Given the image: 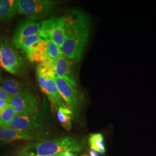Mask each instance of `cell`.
<instances>
[{"instance_id": "obj_21", "label": "cell", "mask_w": 156, "mask_h": 156, "mask_svg": "<svg viewBox=\"0 0 156 156\" xmlns=\"http://www.w3.org/2000/svg\"><path fill=\"white\" fill-rule=\"evenodd\" d=\"M44 55V54H42L36 47V48L27 56L28 60L31 62L42 63Z\"/></svg>"}, {"instance_id": "obj_8", "label": "cell", "mask_w": 156, "mask_h": 156, "mask_svg": "<svg viewBox=\"0 0 156 156\" xmlns=\"http://www.w3.org/2000/svg\"><path fill=\"white\" fill-rule=\"evenodd\" d=\"M10 104L16 115H27L41 111L39 98L33 94L11 97Z\"/></svg>"}, {"instance_id": "obj_24", "label": "cell", "mask_w": 156, "mask_h": 156, "mask_svg": "<svg viewBox=\"0 0 156 156\" xmlns=\"http://www.w3.org/2000/svg\"><path fill=\"white\" fill-rule=\"evenodd\" d=\"M62 156H77L76 154L70 152H63L62 153Z\"/></svg>"}, {"instance_id": "obj_4", "label": "cell", "mask_w": 156, "mask_h": 156, "mask_svg": "<svg viewBox=\"0 0 156 156\" xmlns=\"http://www.w3.org/2000/svg\"><path fill=\"white\" fill-rule=\"evenodd\" d=\"M0 67L15 75H23L25 63L19 53L13 49L8 39H0Z\"/></svg>"}, {"instance_id": "obj_20", "label": "cell", "mask_w": 156, "mask_h": 156, "mask_svg": "<svg viewBox=\"0 0 156 156\" xmlns=\"http://www.w3.org/2000/svg\"><path fill=\"white\" fill-rule=\"evenodd\" d=\"M42 40H43V38L38 34L30 36L28 38H26L23 41L22 44L20 46V49L26 51Z\"/></svg>"}, {"instance_id": "obj_22", "label": "cell", "mask_w": 156, "mask_h": 156, "mask_svg": "<svg viewBox=\"0 0 156 156\" xmlns=\"http://www.w3.org/2000/svg\"><path fill=\"white\" fill-rule=\"evenodd\" d=\"M0 100L5 101L7 103L10 104L11 100V97L7 94L5 91L0 87Z\"/></svg>"}, {"instance_id": "obj_15", "label": "cell", "mask_w": 156, "mask_h": 156, "mask_svg": "<svg viewBox=\"0 0 156 156\" xmlns=\"http://www.w3.org/2000/svg\"><path fill=\"white\" fill-rule=\"evenodd\" d=\"M73 116V112L67 106H61L58 109L57 116L62 127L67 131H70L72 128L71 120Z\"/></svg>"}, {"instance_id": "obj_19", "label": "cell", "mask_w": 156, "mask_h": 156, "mask_svg": "<svg viewBox=\"0 0 156 156\" xmlns=\"http://www.w3.org/2000/svg\"><path fill=\"white\" fill-rule=\"evenodd\" d=\"M47 44V54L51 58L56 60L60 56H62L61 49L49 39H44Z\"/></svg>"}, {"instance_id": "obj_3", "label": "cell", "mask_w": 156, "mask_h": 156, "mask_svg": "<svg viewBox=\"0 0 156 156\" xmlns=\"http://www.w3.org/2000/svg\"><path fill=\"white\" fill-rule=\"evenodd\" d=\"M57 6L52 0H17V11L30 20H39L51 15Z\"/></svg>"}, {"instance_id": "obj_16", "label": "cell", "mask_w": 156, "mask_h": 156, "mask_svg": "<svg viewBox=\"0 0 156 156\" xmlns=\"http://www.w3.org/2000/svg\"><path fill=\"white\" fill-rule=\"evenodd\" d=\"M90 146L93 151H98L102 154L105 153V147L104 145V138L100 133L91 134L90 136Z\"/></svg>"}, {"instance_id": "obj_23", "label": "cell", "mask_w": 156, "mask_h": 156, "mask_svg": "<svg viewBox=\"0 0 156 156\" xmlns=\"http://www.w3.org/2000/svg\"><path fill=\"white\" fill-rule=\"evenodd\" d=\"M11 104H9V103H7L5 101H3L0 100V109L1 110H2L3 109L5 108L8 106H10Z\"/></svg>"}, {"instance_id": "obj_26", "label": "cell", "mask_w": 156, "mask_h": 156, "mask_svg": "<svg viewBox=\"0 0 156 156\" xmlns=\"http://www.w3.org/2000/svg\"><path fill=\"white\" fill-rule=\"evenodd\" d=\"M62 153H58V154H55V155H53V156H62Z\"/></svg>"}, {"instance_id": "obj_14", "label": "cell", "mask_w": 156, "mask_h": 156, "mask_svg": "<svg viewBox=\"0 0 156 156\" xmlns=\"http://www.w3.org/2000/svg\"><path fill=\"white\" fill-rule=\"evenodd\" d=\"M17 0H0V22L11 19L17 12Z\"/></svg>"}, {"instance_id": "obj_7", "label": "cell", "mask_w": 156, "mask_h": 156, "mask_svg": "<svg viewBox=\"0 0 156 156\" xmlns=\"http://www.w3.org/2000/svg\"><path fill=\"white\" fill-rule=\"evenodd\" d=\"M46 118L41 111L27 115H16L12 119L7 128L22 131H34L44 127Z\"/></svg>"}, {"instance_id": "obj_17", "label": "cell", "mask_w": 156, "mask_h": 156, "mask_svg": "<svg viewBox=\"0 0 156 156\" xmlns=\"http://www.w3.org/2000/svg\"><path fill=\"white\" fill-rule=\"evenodd\" d=\"M16 116L11 105L3 109L0 113V128H7L12 119Z\"/></svg>"}, {"instance_id": "obj_13", "label": "cell", "mask_w": 156, "mask_h": 156, "mask_svg": "<svg viewBox=\"0 0 156 156\" xmlns=\"http://www.w3.org/2000/svg\"><path fill=\"white\" fill-rule=\"evenodd\" d=\"M41 90L47 95L49 100L55 108L58 109L61 106H67L58 90L54 79L46 80Z\"/></svg>"}, {"instance_id": "obj_1", "label": "cell", "mask_w": 156, "mask_h": 156, "mask_svg": "<svg viewBox=\"0 0 156 156\" xmlns=\"http://www.w3.org/2000/svg\"><path fill=\"white\" fill-rule=\"evenodd\" d=\"M65 37L61 48L62 55L75 62L82 59L90 35L89 17L84 12L73 9L64 16Z\"/></svg>"}, {"instance_id": "obj_6", "label": "cell", "mask_w": 156, "mask_h": 156, "mask_svg": "<svg viewBox=\"0 0 156 156\" xmlns=\"http://www.w3.org/2000/svg\"><path fill=\"white\" fill-rule=\"evenodd\" d=\"M58 90L68 108L71 110L73 115L76 116L81 109L83 102L84 95L67 81L61 78L54 79Z\"/></svg>"}, {"instance_id": "obj_11", "label": "cell", "mask_w": 156, "mask_h": 156, "mask_svg": "<svg viewBox=\"0 0 156 156\" xmlns=\"http://www.w3.org/2000/svg\"><path fill=\"white\" fill-rule=\"evenodd\" d=\"M41 138L34 131H22L11 128H0V141L11 142L17 140H33Z\"/></svg>"}, {"instance_id": "obj_10", "label": "cell", "mask_w": 156, "mask_h": 156, "mask_svg": "<svg viewBox=\"0 0 156 156\" xmlns=\"http://www.w3.org/2000/svg\"><path fill=\"white\" fill-rule=\"evenodd\" d=\"M55 67L56 77L61 78L73 87H77V79L72 60L62 55L56 60Z\"/></svg>"}, {"instance_id": "obj_28", "label": "cell", "mask_w": 156, "mask_h": 156, "mask_svg": "<svg viewBox=\"0 0 156 156\" xmlns=\"http://www.w3.org/2000/svg\"><path fill=\"white\" fill-rule=\"evenodd\" d=\"M2 111V110H1V109H0V111Z\"/></svg>"}, {"instance_id": "obj_5", "label": "cell", "mask_w": 156, "mask_h": 156, "mask_svg": "<svg viewBox=\"0 0 156 156\" xmlns=\"http://www.w3.org/2000/svg\"><path fill=\"white\" fill-rule=\"evenodd\" d=\"M64 27V16L52 17L41 23L38 35L44 39H50L61 49L65 37Z\"/></svg>"}, {"instance_id": "obj_12", "label": "cell", "mask_w": 156, "mask_h": 156, "mask_svg": "<svg viewBox=\"0 0 156 156\" xmlns=\"http://www.w3.org/2000/svg\"><path fill=\"white\" fill-rule=\"evenodd\" d=\"M1 87L11 97L20 95L32 94L33 89L29 85L23 83L12 78L0 77Z\"/></svg>"}, {"instance_id": "obj_27", "label": "cell", "mask_w": 156, "mask_h": 156, "mask_svg": "<svg viewBox=\"0 0 156 156\" xmlns=\"http://www.w3.org/2000/svg\"><path fill=\"white\" fill-rule=\"evenodd\" d=\"M82 156H88L87 155H86V154H83Z\"/></svg>"}, {"instance_id": "obj_9", "label": "cell", "mask_w": 156, "mask_h": 156, "mask_svg": "<svg viewBox=\"0 0 156 156\" xmlns=\"http://www.w3.org/2000/svg\"><path fill=\"white\" fill-rule=\"evenodd\" d=\"M41 23L25 20L20 23L16 28L11 41V45L17 49H20L23 41L30 36L38 34Z\"/></svg>"}, {"instance_id": "obj_29", "label": "cell", "mask_w": 156, "mask_h": 156, "mask_svg": "<svg viewBox=\"0 0 156 156\" xmlns=\"http://www.w3.org/2000/svg\"><path fill=\"white\" fill-rule=\"evenodd\" d=\"M1 111H0V113H1Z\"/></svg>"}, {"instance_id": "obj_18", "label": "cell", "mask_w": 156, "mask_h": 156, "mask_svg": "<svg viewBox=\"0 0 156 156\" xmlns=\"http://www.w3.org/2000/svg\"><path fill=\"white\" fill-rule=\"evenodd\" d=\"M37 75H39L45 78L46 80L54 79L56 77L55 67H47L42 63H39L37 67Z\"/></svg>"}, {"instance_id": "obj_2", "label": "cell", "mask_w": 156, "mask_h": 156, "mask_svg": "<svg viewBox=\"0 0 156 156\" xmlns=\"http://www.w3.org/2000/svg\"><path fill=\"white\" fill-rule=\"evenodd\" d=\"M83 146L79 141L71 136L46 142L33 143L26 146L17 156H51L63 152H79Z\"/></svg>"}, {"instance_id": "obj_25", "label": "cell", "mask_w": 156, "mask_h": 156, "mask_svg": "<svg viewBox=\"0 0 156 156\" xmlns=\"http://www.w3.org/2000/svg\"><path fill=\"white\" fill-rule=\"evenodd\" d=\"M89 156H99V155L95 151H89Z\"/></svg>"}]
</instances>
